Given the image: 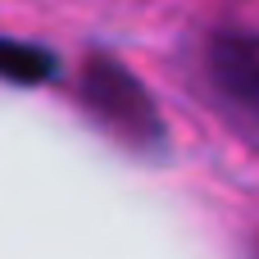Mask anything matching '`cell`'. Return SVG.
Listing matches in <instances>:
<instances>
[{
	"label": "cell",
	"instance_id": "obj_4",
	"mask_svg": "<svg viewBox=\"0 0 259 259\" xmlns=\"http://www.w3.org/2000/svg\"><path fill=\"white\" fill-rule=\"evenodd\" d=\"M255 259H259V255H255Z\"/></svg>",
	"mask_w": 259,
	"mask_h": 259
},
{
	"label": "cell",
	"instance_id": "obj_1",
	"mask_svg": "<svg viewBox=\"0 0 259 259\" xmlns=\"http://www.w3.org/2000/svg\"><path fill=\"white\" fill-rule=\"evenodd\" d=\"M77 96H82V109L105 127L114 132L123 146L132 150H155L164 146V114L155 105V96L146 91V82L118 64L114 55H91L77 73Z\"/></svg>",
	"mask_w": 259,
	"mask_h": 259
},
{
	"label": "cell",
	"instance_id": "obj_3",
	"mask_svg": "<svg viewBox=\"0 0 259 259\" xmlns=\"http://www.w3.org/2000/svg\"><path fill=\"white\" fill-rule=\"evenodd\" d=\"M59 73V59L36 46V41H14V36H0V82H14V87H41Z\"/></svg>",
	"mask_w": 259,
	"mask_h": 259
},
{
	"label": "cell",
	"instance_id": "obj_2",
	"mask_svg": "<svg viewBox=\"0 0 259 259\" xmlns=\"http://www.w3.org/2000/svg\"><path fill=\"white\" fill-rule=\"evenodd\" d=\"M205 73H209V87L241 118L259 123V32L219 27L205 41Z\"/></svg>",
	"mask_w": 259,
	"mask_h": 259
}]
</instances>
